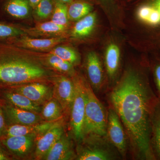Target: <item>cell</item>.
<instances>
[{
	"label": "cell",
	"instance_id": "cell-1",
	"mask_svg": "<svg viewBox=\"0 0 160 160\" xmlns=\"http://www.w3.org/2000/svg\"><path fill=\"white\" fill-rule=\"evenodd\" d=\"M110 99L135 154L142 159H154L151 119L159 98L149 83L137 72L128 70L112 90Z\"/></svg>",
	"mask_w": 160,
	"mask_h": 160
},
{
	"label": "cell",
	"instance_id": "cell-2",
	"mask_svg": "<svg viewBox=\"0 0 160 160\" xmlns=\"http://www.w3.org/2000/svg\"><path fill=\"white\" fill-rule=\"evenodd\" d=\"M17 47L0 42V85L18 86L46 77L47 72L39 62L24 58Z\"/></svg>",
	"mask_w": 160,
	"mask_h": 160
},
{
	"label": "cell",
	"instance_id": "cell-3",
	"mask_svg": "<svg viewBox=\"0 0 160 160\" xmlns=\"http://www.w3.org/2000/svg\"><path fill=\"white\" fill-rule=\"evenodd\" d=\"M86 105L83 126L84 138H108L107 116L90 85L85 81Z\"/></svg>",
	"mask_w": 160,
	"mask_h": 160
},
{
	"label": "cell",
	"instance_id": "cell-4",
	"mask_svg": "<svg viewBox=\"0 0 160 160\" xmlns=\"http://www.w3.org/2000/svg\"><path fill=\"white\" fill-rule=\"evenodd\" d=\"M74 95L70 114V126L72 133L77 141L82 142L86 105L85 80L81 78L73 80Z\"/></svg>",
	"mask_w": 160,
	"mask_h": 160
},
{
	"label": "cell",
	"instance_id": "cell-5",
	"mask_svg": "<svg viewBox=\"0 0 160 160\" xmlns=\"http://www.w3.org/2000/svg\"><path fill=\"white\" fill-rule=\"evenodd\" d=\"M108 138H91L84 139V144L78 149L77 159L109 160L114 159L116 156L107 142Z\"/></svg>",
	"mask_w": 160,
	"mask_h": 160
},
{
	"label": "cell",
	"instance_id": "cell-6",
	"mask_svg": "<svg viewBox=\"0 0 160 160\" xmlns=\"http://www.w3.org/2000/svg\"><path fill=\"white\" fill-rule=\"evenodd\" d=\"M107 132L110 143L120 154L125 155L127 149V134L118 115L112 107L109 109L107 114Z\"/></svg>",
	"mask_w": 160,
	"mask_h": 160
},
{
	"label": "cell",
	"instance_id": "cell-7",
	"mask_svg": "<svg viewBox=\"0 0 160 160\" xmlns=\"http://www.w3.org/2000/svg\"><path fill=\"white\" fill-rule=\"evenodd\" d=\"M74 95L73 81L65 76H60L55 80L52 97L59 102L63 113L69 115Z\"/></svg>",
	"mask_w": 160,
	"mask_h": 160
},
{
	"label": "cell",
	"instance_id": "cell-8",
	"mask_svg": "<svg viewBox=\"0 0 160 160\" xmlns=\"http://www.w3.org/2000/svg\"><path fill=\"white\" fill-rule=\"evenodd\" d=\"M16 86L13 91L23 95L40 106L52 97V90L42 83L33 82Z\"/></svg>",
	"mask_w": 160,
	"mask_h": 160
},
{
	"label": "cell",
	"instance_id": "cell-9",
	"mask_svg": "<svg viewBox=\"0 0 160 160\" xmlns=\"http://www.w3.org/2000/svg\"><path fill=\"white\" fill-rule=\"evenodd\" d=\"M64 133L61 124L39 134L36 138L35 156L36 159H43L52 147Z\"/></svg>",
	"mask_w": 160,
	"mask_h": 160
},
{
	"label": "cell",
	"instance_id": "cell-10",
	"mask_svg": "<svg viewBox=\"0 0 160 160\" xmlns=\"http://www.w3.org/2000/svg\"><path fill=\"white\" fill-rule=\"evenodd\" d=\"M37 137V135L36 134L7 137L6 138L3 140V143L12 153L20 157H23L31 151Z\"/></svg>",
	"mask_w": 160,
	"mask_h": 160
},
{
	"label": "cell",
	"instance_id": "cell-11",
	"mask_svg": "<svg viewBox=\"0 0 160 160\" xmlns=\"http://www.w3.org/2000/svg\"><path fill=\"white\" fill-rule=\"evenodd\" d=\"M4 112L7 118L13 124L29 125L45 122L38 113L20 109L12 105L5 107Z\"/></svg>",
	"mask_w": 160,
	"mask_h": 160
},
{
	"label": "cell",
	"instance_id": "cell-12",
	"mask_svg": "<svg viewBox=\"0 0 160 160\" xmlns=\"http://www.w3.org/2000/svg\"><path fill=\"white\" fill-rule=\"evenodd\" d=\"M72 142L65 133L55 143L43 159L69 160L76 158Z\"/></svg>",
	"mask_w": 160,
	"mask_h": 160
},
{
	"label": "cell",
	"instance_id": "cell-13",
	"mask_svg": "<svg viewBox=\"0 0 160 160\" xmlns=\"http://www.w3.org/2000/svg\"><path fill=\"white\" fill-rule=\"evenodd\" d=\"M60 124H61V122L59 121L52 122H44L29 125L13 124L9 126L5 132L7 137L29 134L38 135Z\"/></svg>",
	"mask_w": 160,
	"mask_h": 160
},
{
	"label": "cell",
	"instance_id": "cell-14",
	"mask_svg": "<svg viewBox=\"0 0 160 160\" xmlns=\"http://www.w3.org/2000/svg\"><path fill=\"white\" fill-rule=\"evenodd\" d=\"M63 39L60 37L49 38H34L29 37L15 38L8 44L18 47H23L35 50H46L51 49L61 43Z\"/></svg>",
	"mask_w": 160,
	"mask_h": 160
},
{
	"label": "cell",
	"instance_id": "cell-15",
	"mask_svg": "<svg viewBox=\"0 0 160 160\" xmlns=\"http://www.w3.org/2000/svg\"><path fill=\"white\" fill-rule=\"evenodd\" d=\"M86 70L92 86L96 90H99L103 85V72L101 62L95 52H91L87 55Z\"/></svg>",
	"mask_w": 160,
	"mask_h": 160
},
{
	"label": "cell",
	"instance_id": "cell-16",
	"mask_svg": "<svg viewBox=\"0 0 160 160\" xmlns=\"http://www.w3.org/2000/svg\"><path fill=\"white\" fill-rule=\"evenodd\" d=\"M29 5L26 0H8L2 8V12L11 18H24L29 14Z\"/></svg>",
	"mask_w": 160,
	"mask_h": 160
},
{
	"label": "cell",
	"instance_id": "cell-17",
	"mask_svg": "<svg viewBox=\"0 0 160 160\" xmlns=\"http://www.w3.org/2000/svg\"><path fill=\"white\" fill-rule=\"evenodd\" d=\"M4 97L11 105L20 109L38 114L42 110L40 105L33 102L21 93L13 91L8 92L4 93Z\"/></svg>",
	"mask_w": 160,
	"mask_h": 160
},
{
	"label": "cell",
	"instance_id": "cell-18",
	"mask_svg": "<svg viewBox=\"0 0 160 160\" xmlns=\"http://www.w3.org/2000/svg\"><path fill=\"white\" fill-rule=\"evenodd\" d=\"M66 27L59 26L51 21L39 23L34 27L26 29V32L31 36L55 37L62 33Z\"/></svg>",
	"mask_w": 160,
	"mask_h": 160
},
{
	"label": "cell",
	"instance_id": "cell-19",
	"mask_svg": "<svg viewBox=\"0 0 160 160\" xmlns=\"http://www.w3.org/2000/svg\"><path fill=\"white\" fill-rule=\"evenodd\" d=\"M120 51L117 45L112 43L107 47L105 55L106 70L109 78L113 79L119 66Z\"/></svg>",
	"mask_w": 160,
	"mask_h": 160
},
{
	"label": "cell",
	"instance_id": "cell-20",
	"mask_svg": "<svg viewBox=\"0 0 160 160\" xmlns=\"http://www.w3.org/2000/svg\"><path fill=\"white\" fill-rule=\"evenodd\" d=\"M151 143L155 153L160 158V100L159 99L152 113L151 119Z\"/></svg>",
	"mask_w": 160,
	"mask_h": 160
},
{
	"label": "cell",
	"instance_id": "cell-21",
	"mask_svg": "<svg viewBox=\"0 0 160 160\" xmlns=\"http://www.w3.org/2000/svg\"><path fill=\"white\" fill-rule=\"evenodd\" d=\"M41 110V116L45 122H52L58 121L62 116V108L59 102L52 97L44 103Z\"/></svg>",
	"mask_w": 160,
	"mask_h": 160
},
{
	"label": "cell",
	"instance_id": "cell-22",
	"mask_svg": "<svg viewBox=\"0 0 160 160\" xmlns=\"http://www.w3.org/2000/svg\"><path fill=\"white\" fill-rule=\"evenodd\" d=\"M96 20V15L95 12L87 15L76 23L72 34L74 37H84L89 35L94 28Z\"/></svg>",
	"mask_w": 160,
	"mask_h": 160
},
{
	"label": "cell",
	"instance_id": "cell-23",
	"mask_svg": "<svg viewBox=\"0 0 160 160\" xmlns=\"http://www.w3.org/2000/svg\"><path fill=\"white\" fill-rule=\"evenodd\" d=\"M92 7L89 3L78 1L72 2L68 8V18L70 20L76 21L89 14Z\"/></svg>",
	"mask_w": 160,
	"mask_h": 160
},
{
	"label": "cell",
	"instance_id": "cell-24",
	"mask_svg": "<svg viewBox=\"0 0 160 160\" xmlns=\"http://www.w3.org/2000/svg\"><path fill=\"white\" fill-rule=\"evenodd\" d=\"M23 34L22 29L12 23L0 22V42L8 43Z\"/></svg>",
	"mask_w": 160,
	"mask_h": 160
},
{
	"label": "cell",
	"instance_id": "cell-25",
	"mask_svg": "<svg viewBox=\"0 0 160 160\" xmlns=\"http://www.w3.org/2000/svg\"><path fill=\"white\" fill-rule=\"evenodd\" d=\"M138 15L141 21L152 26H156L160 23V13L152 6H144L140 7Z\"/></svg>",
	"mask_w": 160,
	"mask_h": 160
},
{
	"label": "cell",
	"instance_id": "cell-26",
	"mask_svg": "<svg viewBox=\"0 0 160 160\" xmlns=\"http://www.w3.org/2000/svg\"><path fill=\"white\" fill-rule=\"evenodd\" d=\"M68 19V8L64 2L58 1L55 5L51 21L59 26L66 28Z\"/></svg>",
	"mask_w": 160,
	"mask_h": 160
},
{
	"label": "cell",
	"instance_id": "cell-27",
	"mask_svg": "<svg viewBox=\"0 0 160 160\" xmlns=\"http://www.w3.org/2000/svg\"><path fill=\"white\" fill-rule=\"evenodd\" d=\"M47 64L52 69L63 73H71L73 71V65L57 56L50 54L46 60Z\"/></svg>",
	"mask_w": 160,
	"mask_h": 160
},
{
	"label": "cell",
	"instance_id": "cell-28",
	"mask_svg": "<svg viewBox=\"0 0 160 160\" xmlns=\"http://www.w3.org/2000/svg\"><path fill=\"white\" fill-rule=\"evenodd\" d=\"M50 53L57 56L72 65L77 63L78 61V58L76 52L73 49L66 46H60L55 47L52 50Z\"/></svg>",
	"mask_w": 160,
	"mask_h": 160
},
{
	"label": "cell",
	"instance_id": "cell-29",
	"mask_svg": "<svg viewBox=\"0 0 160 160\" xmlns=\"http://www.w3.org/2000/svg\"><path fill=\"white\" fill-rule=\"evenodd\" d=\"M35 8L36 14L42 19L49 17L54 9L52 0H41Z\"/></svg>",
	"mask_w": 160,
	"mask_h": 160
},
{
	"label": "cell",
	"instance_id": "cell-30",
	"mask_svg": "<svg viewBox=\"0 0 160 160\" xmlns=\"http://www.w3.org/2000/svg\"><path fill=\"white\" fill-rule=\"evenodd\" d=\"M155 79L156 84L157 88L158 93L159 96L160 100V65H158L156 67L154 71Z\"/></svg>",
	"mask_w": 160,
	"mask_h": 160
},
{
	"label": "cell",
	"instance_id": "cell-31",
	"mask_svg": "<svg viewBox=\"0 0 160 160\" xmlns=\"http://www.w3.org/2000/svg\"><path fill=\"white\" fill-rule=\"evenodd\" d=\"M5 128V118L2 109L0 108V135L4 132Z\"/></svg>",
	"mask_w": 160,
	"mask_h": 160
},
{
	"label": "cell",
	"instance_id": "cell-32",
	"mask_svg": "<svg viewBox=\"0 0 160 160\" xmlns=\"http://www.w3.org/2000/svg\"><path fill=\"white\" fill-rule=\"evenodd\" d=\"M152 6L157 9L160 13V0H152Z\"/></svg>",
	"mask_w": 160,
	"mask_h": 160
},
{
	"label": "cell",
	"instance_id": "cell-33",
	"mask_svg": "<svg viewBox=\"0 0 160 160\" xmlns=\"http://www.w3.org/2000/svg\"><path fill=\"white\" fill-rule=\"evenodd\" d=\"M41 1V0H28V2L29 3V6L33 8H35Z\"/></svg>",
	"mask_w": 160,
	"mask_h": 160
},
{
	"label": "cell",
	"instance_id": "cell-34",
	"mask_svg": "<svg viewBox=\"0 0 160 160\" xmlns=\"http://www.w3.org/2000/svg\"><path fill=\"white\" fill-rule=\"evenodd\" d=\"M10 159L9 157L4 153L3 151L0 150V160H8Z\"/></svg>",
	"mask_w": 160,
	"mask_h": 160
},
{
	"label": "cell",
	"instance_id": "cell-35",
	"mask_svg": "<svg viewBox=\"0 0 160 160\" xmlns=\"http://www.w3.org/2000/svg\"><path fill=\"white\" fill-rule=\"evenodd\" d=\"M58 1L64 3H71L72 2V0H58Z\"/></svg>",
	"mask_w": 160,
	"mask_h": 160
},
{
	"label": "cell",
	"instance_id": "cell-36",
	"mask_svg": "<svg viewBox=\"0 0 160 160\" xmlns=\"http://www.w3.org/2000/svg\"><path fill=\"white\" fill-rule=\"evenodd\" d=\"M104 1H107V0H104Z\"/></svg>",
	"mask_w": 160,
	"mask_h": 160
}]
</instances>
